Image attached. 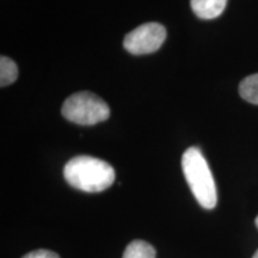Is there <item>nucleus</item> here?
Here are the masks:
<instances>
[{"mask_svg":"<svg viewBox=\"0 0 258 258\" xmlns=\"http://www.w3.org/2000/svg\"><path fill=\"white\" fill-rule=\"evenodd\" d=\"M63 177L73 188L85 192H101L114 183L115 170L98 158L78 156L67 161Z\"/></svg>","mask_w":258,"mask_h":258,"instance_id":"f257e3e1","label":"nucleus"},{"mask_svg":"<svg viewBox=\"0 0 258 258\" xmlns=\"http://www.w3.org/2000/svg\"><path fill=\"white\" fill-rule=\"evenodd\" d=\"M182 170L199 205L206 209L214 208L218 203L217 186L207 160L198 147H190L183 154Z\"/></svg>","mask_w":258,"mask_h":258,"instance_id":"f03ea898","label":"nucleus"},{"mask_svg":"<svg viewBox=\"0 0 258 258\" xmlns=\"http://www.w3.org/2000/svg\"><path fill=\"white\" fill-rule=\"evenodd\" d=\"M63 117L73 123L92 125L108 120L110 108L91 92H77L66 99L61 109Z\"/></svg>","mask_w":258,"mask_h":258,"instance_id":"7ed1b4c3","label":"nucleus"},{"mask_svg":"<svg viewBox=\"0 0 258 258\" xmlns=\"http://www.w3.org/2000/svg\"><path fill=\"white\" fill-rule=\"evenodd\" d=\"M166 38V29L159 23H145L125 35L123 47L134 55L151 54L161 47Z\"/></svg>","mask_w":258,"mask_h":258,"instance_id":"20e7f679","label":"nucleus"},{"mask_svg":"<svg viewBox=\"0 0 258 258\" xmlns=\"http://www.w3.org/2000/svg\"><path fill=\"white\" fill-rule=\"evenodd\" d=\"M194 14L202 19H213L220 16L227 0H190Z\"/></svg>","mask_w":258,"mask_h":258,"instance_id":"39448f33","label":"nucleus"},{"mask_svg":"<svg viewBox=\"0 0 258 258\" xmlns=\"http://www.w3.org/2000/svg\"><path fill=\"white\" fill-rule=\"evenodd\" d=\"M156 249L147 241L133 240L125 247L122 258H156Z\"/></svg>","mask_w":258,"mask_h":258,"instance_id":"423d86ee","label":"nucleus"},{"mask_svg":"<svg viewBox=\"0 0 258 258\" xmlns=\"http://www.w3.org/2000/svg\"><path fill=\"white\" fill-rule=\"evenodd\" d=\"M18 78V67L14 60L3 55L0 57V85L2 88L15 83Z\"/></svg>","mask_w":258,"mask_h":258,"instance_id":"0eeeda50","label":"nucleus"},{"mask_svg":"<svg viewBox=\"0 0 258 258\" xmlns=\"http://www.w3.org/2000/svg\"><path fill=\"white\" fill-rule=\"evenodd\" d=\"M239 93L246 102L258 105V73L246 77L240 83Z\"/></svg>","mask_w":258,"mask_h":258,"instance_id":"6e6552de","label":"nucleus"},{"mask_svg":"<svg viewBox=\"0 0 258 258\" xmlns=\"http://www.w3.org/2000/svg\"><path fill=\"white\" fill-rule=\"evenodd\" d=\"M22 258H60L59 254L49 250H35L32 252L25 254Z\"/></svg>","mask_w":258,"mask_h":258,"instance_id":"1a4fd4ad","label":"nucleus"},{"mask_svg":"<svg viewBox=\"0 0 258 258\" xmlns=\"http://www.w3.org/2000/svg\"><path fill=\"white\" fill-rule=\"evenodd\" d=\"M254 224H256V226H257V228H258V215H257L256 220H254Z\"/></svg>","mask_w":258,"mask_h":258,"instance_id":"9d476101","label":"nucleus"},{"mask_svg":"<svg viewBox=\"0 0 258 258\" xmlns=\"http://www.w3.org/2000/svg\"><path fill=\"white\" fill-rule=\"evenodd\" d=\"M252 258H258V250L256 251V253L253 254V257H252Z\"/></svg>","mask_w":258,"mask_h":258,"instance_id":"9b49d317","label":"nucleus"}]
</instances>
